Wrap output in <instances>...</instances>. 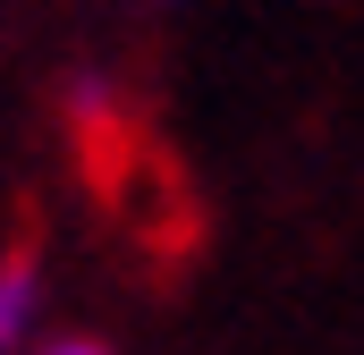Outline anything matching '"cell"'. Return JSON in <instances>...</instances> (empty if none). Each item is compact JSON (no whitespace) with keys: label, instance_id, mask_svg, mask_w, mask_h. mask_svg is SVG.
I'll list each match as a JSON object with an SVG mask.
<instances>
[{"label":"cell","instance_id":"2","mask_svg":"<svg viewBox=\"0 0 364 355\" xmlns=\"http://www.w3.org/2000/svg\"><path fill=\"white\" fill-rule=\"evenodd\" d=\"M51 355H102V347H85V339H60V347H51Z\"/></svg>","mask_w":364,"mask_h":355},{"label":"cell","instance_id":"1","mask_svg":"<svg viewBox=\"0 0 364 355\" xmlns=\"http://www.w3.org/2000/svg\"><path fill=\"white\" fill-rule=\"evenodd\" d=\"M26 305H34V237H17V246L0 254V355H9V339H17Z\"/></svg>","mask_w":364,"mask_h":355}]
</instances>
